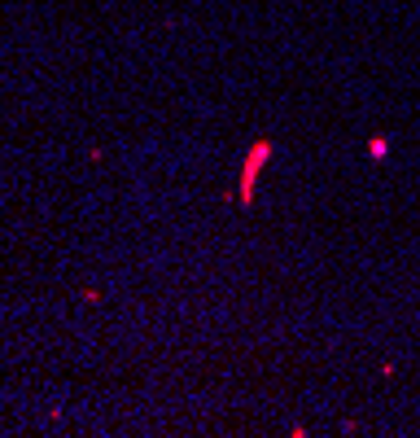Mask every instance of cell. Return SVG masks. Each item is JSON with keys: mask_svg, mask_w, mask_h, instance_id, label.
Segmentation results:
<instances>
[{"mask_svg": "<svg viewBox=\"0 0 420 438\" xmlns=\"http://www.w3.org/2000/svg\"><path fill=\"white\" fill-rule=\"evenodd\" d=\"M263 158H267V145H258L254 153H250V162H245V197H250V180H254V171L263 167Z\"/></svg>", "mask_w": 420, "mask_h": 438, "instance_id": "obj_1", "label": "cell"}]
</instances>
